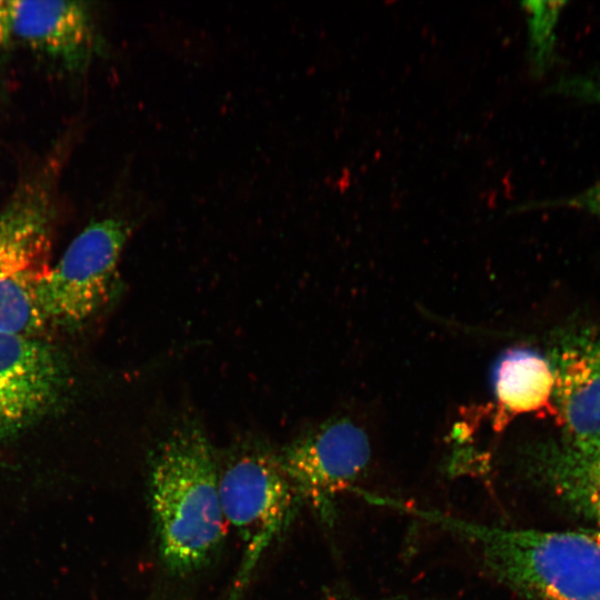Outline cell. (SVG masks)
<instances>
[{
  "mask_svg": "<svg viewBox=\"0 0 600 600\" xmlns=\"http://www.w3.org/2000/svg\"><path fill=\"white\" fill-rule=\"evenodd\" d=\"M470 543L489 572L522 600H600V528H504L397 502Z\"/></svg>",
  "mask_w": 600,
  "mask_h": 600,
  "instance_id": "6da1fadb",
  "label": "cell"
},
{
  "mask_svg": "<svg viewBox=\"0 0 600 600\" xmlns=\"http://www.w3.org/2000/svg\"><path fill=\"white\" fill-rule=\"evenodd\" d=\"M149 492L164 569L186 577L204 568L221 546L226 519L216 456L196 421L176 427L151 451Z\"/></svg>",
  "mask_w": 600,
  "mask_h": 600,
  "instance_id": "7a4b0ae2",
  "label": "cell"
},
{
  "mask_svg": "<svg viewBox=\"0 0 600 600\" xmlns=\"http://www.w3.org/2000/svg\"><path fill=\"white\" fill-rule=\"evenodd\" d=\"M54 163L16 189L0 210V331L29 337L44 328L40 290L51 270Z\"/></svg>",
  "mask_w": 600,
  "mask_h": 600,
  "instance_id": "3957f363",
  "label": "cell"
},
{
  "mask_svg": "<svg viewBox=\"0 0 600 600\" xmlns=\"http://www.w3.org/2000/svg\"><path fill=\"white\" fill-rule=\"evenodd\" d=\"M219 491L224 519L243 548L226 600H240L263 553L290 524L301 503L279 454L262 447L243 448L219 468Z\"/></svg>",
  "mask_w": 600,
  "mask_h": 600,
  "instance_id": "277c9868",
  "label": "cell"
},
{
  "mask_svg": "<svg viewBox=\"0 0 600 600\" xmlns=\"http://www.w3.org/2000/svg\"><path fill=\"white\" fill-rule=\"evenodd\" d=\"M130 234L128 221L106 217L73 238L40 290L46 324L77 328L101 308Z\"/></svg>",
  "mask_w": 600,
  "mask_h": 600,
  "instance_id": "5b68a950",
  "label": "cell"
},
{
  "mask_svg": "<svg viewBox=\"0 0 600 600\" xmlns=\"http://www.w3.org/2000/svg\"><path fill=\"white\" fill-rule=\"evenodd\" d=\"M98 48L87 2L0 0V63L26 52L78 74L88 69Z\"/></svg>",
  "mask_w": 600,
  "mask_h": 600,
  "instance_id": "8992f818",
  "label": "cell"
},
{
  "mask_svg": "<svg viewBox=\"0 0 600 600\" xmlns=\"http://www.w3.org/2000/svg\"><path fill=\"white\" fill-rule=\"evenodd\" d=\"M371 457L368 437L348 419L327 421L298 437L279 454L300 503L330 519L334 501L354 488Z\"/></svg>",
  "mask_w": 600,
  "mask_h": 600,
  "instance_id": "52a82bcc",
  "label": "cell"
},
{
  "mask_svg": "<svg viewBox=\"0 0 600 600\" xmlns=\"http://www.w3.org/2000/svg\"><path fill=\"white\" fill-rule=\"evenodd\" d=\"M66 386V367L52 347L36 337L0 331V439L47 417Z\"/></svg>",
  "mask_w": 600,
  "mask_h": 600,
  "instance_id": "ba28073f",
  "label": "cell"
},
{
  "mask_svg": "<svg viewBox=\"0 0 600 600\" xmlns=\"http://www.w3.org/2000/svg\"><path fill=\"white\" fill-rule=\"evenodd\" d=\"M548 359L562 438L584 441L600 436V339L588 329H570Z\"/></svg>",
  "mask_w": 600,
  "mask_h": 600,
  "instance_id": "9c48e42d",
  "label": "cell"
},
{
  "mask_svg": "<svg viewBox=\"0 0 600 600\" xmlns=\"http://www.w3.org/2000/svg\"><path fill=\"white\" fill-rule=\"evenodd\" d=\"M531 474L569 513L600 528V436L561 437L547 444L532 461Z\"/></svg>",
  "mask_w": 600,
  "mask_h": 600,
  "instance_id": "30bf717a",
  "label": "cell"
},
{
  "mask_svg": "<svg viewBox=\"0 0 600 600\" xmlns=\"http://www.w3.org/2000/svg\"><path fill=\"white\" fill-rule=\"evenodd\" d=\"M497 400L496 424L544 408L553 394V371L548 358L528 348H513L499 357L492 371Z\"/></svg>",
  "mask_w": 600,
  "mask_h": 600,
  "instance_id": "8fae6325",
  "label": "cell"
},
{
  "mask_svg": "<svg viewBox=\"0 0 600 600\" xmlns=\"http://www.w3.org/2000/svg\"><path fill=\"white\" fill-rule=\"evenodd\" d=\"M531 36L537 63L543 64L551 54L554 29L564 2H530Z\"/></svg>",
  "mask_w": 600,
  "mask_h": 600,
  "instance_id": "7c38bea8",
  "label": "cell"
},
{
  "mask_svg": "<svg viewBox=\"0 0 600 600\" xmlns=\"http://www.w3.org/2000/svg\"><path fill=\"white\" fill-rule=\"evenodd\" d=\"M557 89L569 98L600 106V72L569 77Z\"/></svg>",
  "mask_w": 600,
  "mask_h": 600,
  "instance_id": "4fadbf2b",
  "label": "cell"
},
{
  "mask_svg": "<svg viewBox=\"0 0 600 600\" xmlns=\"http://www.w3.org/2000/svg\"><path fill=\"white\" fill-rule=\"evenodd\" d=\"M562 204L600 219V181L570 197Z\"/></svg>",
  "mask_w": 600,
  "mask_h": 600,
  "instance_id": "5bb4252c",
  "label": "cell"
}]
</instances>
